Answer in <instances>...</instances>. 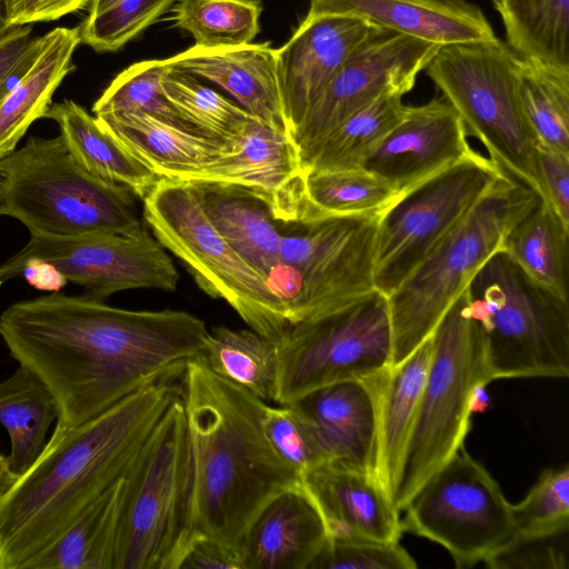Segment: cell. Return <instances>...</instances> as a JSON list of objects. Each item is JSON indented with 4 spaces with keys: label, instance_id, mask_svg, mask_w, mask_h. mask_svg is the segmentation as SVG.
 I'll list each match as a JSON object with an SVG mask.
<instances>
[{
    "label": "cell",
    "instance_id": "1",
    "mask_svg": "<svg viewBox=\"0 0 569 569\" xmlns=\"http://www.w3.org/2000/svg\"><path fill=\"white\" fill-rule=\"evenodd\" d=\"M208 332L186 311L128 310L60 292L16 302L0 315L11 357L46 385L64 428L148 385L181 377L201 356Z\"/></svg>",
    "mask_w": 569,
    "mask_h": 569
},
{
    "label": "cell",
    "instance_id": "2",
    "mask_svg": "<svg viewBox=\"0 0 569 569\" xmlns=\"http://www.w3.org/2000/svg\"><path fill=\"white\" fill-rule=\"evenodd\" d=\"M181 392V377L148 385L44 448L0 500V569H27L100 495L127 476Z\"/></svg>",
    "mask_w": 569,
    "mask_h": 569
},
{
    "label": "cell",
    "instance_id": "3",
    "mask_svg": "<svg viewBox=\"0 0 569 569\" xmlns=\"http://www.w3.org/2000/svg\"><path fill=\"white\" fill-rule=\"evenodd\" d=\"M181 398L192 458L190 541L206 536L240 548L263 508L301 487L300 477L269 445L261 422L268 402L251 391L194 358Z\"/></svg>",
    "mask_w": 569,
    "mask_h": 569
},
{
    "label": "cell",
    "instance_id": "4",
    "mask_svg": "<svg viewBox=\"0 0 569 569\" xmlns=\"http://www.w3.org/2000/svg\"><path fill=\"white\" fill-rule=\"evenodd\" d=\"M540 196L505 172L466 217L388 296L392 332L390 368L428 339L449 307L498 251Z\"/></svg>",
    "mask_w": 569,
    "mask_h": 569
},
{
    "label": "cell",
    "instance_id": "5",
    "mask_svg": "<svg viewBox=\"0 0 569 569\" xmlns=\"http://www.w3.org/2000/svg\"><path fill=\"white\" fill-rule=\"evenodd\" d=\"M133 196L81 167L60 134L31 137L0 159V216L18 219L30 234L139 232Z\"/></svg>",
    "mask_w": 569,
    "mask_h": 569
},
{
    "label": "cell",
    "instance_id": "6",
    "mask_svg": "<svg viewBox=\"0 0 569 569\" xmlns=\"http://www.w3.org/2000/svg\"><path fill=\"white\" fill-rule=\"evenodd\" d=\"M192 458L180 395L129 469L112 569H179L190 541Z\"/></svg>",
    "mask_w": 569,
    "mask_h": 569
},
{
    "label": "cell",
    "instance_id": "7",
    "mask_svg": "<svg viewBox=\"0 0 569 569\" xmlns=\"http://www.w3.org/2000/svg\"><path fill=\"white\" fill-rule=\"evenodd\" d=\"M431 337L429 368L391 496L399 512L419 486L463 448L475 395L491 382L483 331L469 310L466 290Z\"/></svg>",
    "mask_w": 569,
    "mask_h": 569
},
{
    "label": "cell",
    "instance_id": "8",
    "mask_svg": "<svg viewBox=\"0 0 569 569\" xmlns=\"http://www.w3.org/2000/svg\"><path fill=\"white\" fill-rule=\"evenodd\" d=\"M466 293L491 381L569 376V301L537 284L505 251L488 259Z\"/></svg>",
    "mask_w": 569,
    "mask_h": 569
},
{
    "label": "cell",
    "instance_id": "9",
    "mask_svg": "<svg viewBox=\"0 0 569 569\" xmlns=\"http://www.w3.org/2000/svg\"><path fill=\"white\" fill-rule=\"evenodd\" d=\"M426 74L507 173L546 200L538 141L517 88V54L498 37L439 47Z\"/></svg>",
    "mask_w": 569,
    "mask_h": 569
},
{
    "label": "cell",
    "instance_id": "10",
    "mask_svg": "<svg viewBox=\"0 0 569 569\" xmlns=\"http://www.w3.org/2000/svg\"><path fill=\"white\" fill-rule=\"evenodd\" d=\"M142 201L154 238L187 266L203 291L223 299L250 329L274 343L287 336L282 306L267 278L220 236L187 182L159 178Z\"/></svg>",
    "mask_w": 569,
    "mask_h": 569
},
{
    "label": "cell",
    "instance_id": "11",
    "mask_svg": "<svg viewBox=\"0 0 569 569\" xmlns=\"http://www.w3.org/2000/svg\"><path fill=\"white\" fill-rule=\"evenodd\" d=\"M273 402L291 405L321 387L388 370L392 332L388 297L377 289L276 342Z\"/></svg>",
    "mask_w": 569,
    "mask_h": 569
},
{
    "label": "cell",
    "instance_id": "12",
    "mask_svg": "<svg viewBox=\"0 0 569 569\" xmlns=\"http://www.w3.org/2000/svg\"><path fill=\"white\" fill-rule=\"evenodd\" d=\"M400 515L403 531L446 548L458 568L485 561L516 535L511 503L465 448L419 486Z\"/></svg>",
    "mask_w": 569,
    "mask_h": 569
},
{
    "label": "cell",
    "instance_id": "13",
    "mask_svg": "<svg viewBox=\"0 0 569 569\" xmlns=\"http://www.w3.org/2000/svg\"><path fill=\"white\" fill-rule=\"evenodd\" d=\"M505 172L473 151L389 204L379 221L375 288L390 296Z\"/></svg>",
    "mask_w": 569,
    "mask_h": 569
},
{
    "label": "cell",
    "instance_id": "14",
    "mask_svg": "<svg viewBox=\"0 0 569 569\" xmlns=\"http://www.w3.org/2000/svg\"><path fill=\"white\" fill-rule=\"evenodd\" d=\"M29 258L53 264L68 281L86 287L99 300L138 288L172 292L179 280L171 258L146 228L130 234H31L22 249L0 264V281L21 274Z\"/></svg>",
    "mask_w": 569,
    "mask_h": 569
},
{
    "label": "cell",
    "instance_id": "15",
    "mask_svg": "<svg viewBox=\"0 0 569 569\" xmlns=\"http://www.w3.org/2000/svg\"><path fill=\"white\" fill-rule=\"evenodd\" d=\"M438 46L378 29L346 60L293 130L299 160L352 113L387 92L406 94L415 87Z\"/></svg>",
    "mask_w": 569,
    "mask_h": 569
},
{
    "label": "cell",
    "instance_id": "16",
    "mask_svg": "<svg viewBox=\"0 0 569 569\" xmlns=\"http://www.w3.org/2000/svg\"><path fill=\"white\" fill-rule=\"evenodd\" d=\"M467 137L461 118L442 96L406 106L400 121L360 168L403 193L471 154Z\"/></svg>",
    "mask_w": 569,
    "mask_h": 569
},
{
    "label": "cell",
    "instance_id": "17",
    "mask_svg": "<svg viewBox=\"0 0 569 569\" xmlns=\"http://www.w3.org/2000/svg\"><path fill=\"white\" fill-rule=\"evenodd\" d=\"M378 29L351 16L307 14L277 49L282 112L290 139L346 60Z\"/></svg>",
    "mask_w": 569,
    "mask_h": 569
},
{
    "label": "cell",
    "instance_id": "18",
    "mask_svg": "<svg viewBox=\"0 0 569 569\" xmlns=\"http://www.w3.org/2000/svg\"><path fill=\"white\" fill-rule=\"evenodd\" d=\"M388 370L321 387L291 403L309 421L325 463L359 470L379 480L378 407Z\"/></svg>",
    "mask_w": 569,
    "mask_h": 569
},
{
    "label": "cell",
    "instance_id": "19",
    "mask_svg": "<svg viewBox=\"0 0 569 569\" xmlns=\"http://www.w3.org/2000/svg\"><path fill=\"white\" fill-rule=\"evenodd\" d=\"M301 174L298 151L289 134L252 118L219 161L186 182L243 189L266 201L274 220L296 223Z\"/></svg>",
    "mask_w": 569,
    "mask_h": 569
},
{
    "label": "cell",
    "instance_id": "20",
    "mask_svg": "<svg viewBox=\"0 0 569 569\" xmlns=\"http://www.w3.org/2000/svg\"><path fill=\"white\" fill-rule=\"evenodd\" d=\"M330 539L399 541L400 512L380 481L366 472L322 463L301 477Z\"/></svg>",
    "mask_w": 569,
    "mask_h": 569
},
{
    "label": "cell",
    "instance_id": "21",
    "mask_svg": "<svg viewBox=\"0 0 569 569\" xmlns=\"http://www.w3.org/2000/svg\"><path fill=\"white\" fill-rule=\"evenodd\" d=\"M307 14H342L438 47L497 38L469 0H309Z\"/></svg>",
    "mask_w": 569,
    "mask_h": 569
},
{
    "label": "cell",
    "instance_id": "22",
    "mask_svg": "<svg viewBox=\"0 0 569 569\" xmlns=\"http://www.w3.org/2000/svg\"><path fill=\"white\" fill-rule=\"evenodd\" d=\"M168 60L170 69L216 84L252 117L289 134L280 97L277 49L268 42L218 49L193 46Z\"/></svg>",
    "mask_w": 569,
    "mask_h": 569
},
{
    "label": "cell",
    "instance_id": "23",
    "mask_svg": "<svg viewBox=\"0 0 569 569\" xmlns=\"http://www.w3.org/2000/svg\"><path fill=\"white\" fill-rule=\"evenodd\" d=\"M327 541L317 507L298 487L263 508L239 549L243 569H310Z\"/></svg>",
    "mask_w": 569,
    "mask_h": 569
},
{
    "label": "cell",
    "instance_id": "24",
    "mask_svg": "<svg viewBox=\"0 0 569 569\" xmlns=\"http://www.w3.org/2000/svg\"><path fill=\"white\" fill-rule=\"evenodd\" d=\"M96 118L159 178L188 181L230 150V142L204 137L188 127L147 113L126 112Z\"/></svg>",
    "mask_w": 569,
    "mask_h": 569
},
{
    "label": "cell",
    "instance_id": "25",
    "mask_svg": "<svg viewBox=\"0 0 569 569\" xmlns=\"http://www.w3.org/2000/svg\"><path fill=\"white\" fill-rule=\"evenodd\" d=\"M187 183L220 236L266 277L280 260L281 239L268 203L233 186L202 181Z\"/></svg>",
    "mask_w": 569,
    "mask_h": 569
},
{
    "label": "cell",
    "instance_id": "26",
    "mask_svg": "<svg viewBox=\"0 0 569 569\" xmlns=\"http://www.w3.org/2000/svg\"><path fill=\"white\" fill-rule=\"evenodd\" d=\"M41 40L36 60L0 103V159L16 150L33 121L46 116L56 89L74 68L79 27L56 28Z\"/></svg>",
    "mask_w": 569,
    "mask_h": 569
},
{
    "label": "cell",
    "instance_id": "27",
    "mask_svg": "<svg viewBox=\"0 0 569 569\" xmlns=\"http://www.w3.org/2000/svg\"><path fill=\"white\" fill-rule=\"evenodd\" d=\"M44 118L57 122L73 158L90 173L143 199L159 177L72 100L51 103Z\"/></svg>",
    "mask_w": 569,
    "mask_h": 569
},
{
    "label": "cell",
    "instance_id": "28",
    "mask_svg": "<svg viewBox=\"0 0 569 569\" xmlns=\"http://www.w3.org/2000/svg\"><path fill=\"white\" fill-rule=\"evenodd\" d=\"M432 353V337L390 368L382 380L378 407V477L390 499L413 426Z\"/></svg>",
    "mask_w": 569,
    "mask_h": 569
},
{
    "label": "cell",
    "instance_id": "29",
    "mask_svg": "<svg viewBox=\"0 0 569 569\" xmlns=\"http://www.w3.org/2000/svg\"><path fill=\"white\" fill-rule=\"evenodd\" d=\"M124 480L96 498L27 569H112Z\"/></svg>",
    "mask_w": 569,
    "mask_h": 569
},
{
    "label": "cell",
    "instance_id": "30",
    "mask_svg": "<svg viewBox=\"0 0 569 569\" xmlns=\"http://www.w3.org/2000/svg\"><path fill=\"white\" fill-rule=\"evenodd\" d=\"M402 193L361 169L306 171L301 174L296 223L385 210Z\"/></svg>",
    "mask_w": 569,
    "mask_h": 569
},
{
    "label": "cell",
    "instance_id": "31",
    "mask_svg": "<svg viewBox=\"0 0 569 569\" xmlns=\"http://www.w3.org/2000/svg\"><path fill=\"white\" fill-rule=\"evenodd\" d=\"M569 226L543 200L508 233L503 250L537 284L568 300Z\"/></svg>",
    "mask_w": 569,
    "mask_h": 569
},
{
    "label": "cell",
    "instance_id": "32",
    "mask_svg": "<svg viewBox=\"0 0 569 569\" xmlns=\"http://www.w3.org/2000/svg\"><path fill=\"white\" fill-rule=\"evenodd\" d=\"M59 412L46 385L28 368L19 365L8 379L0 381V423L7 430L11 468L19 476L41 453L48 431Z\"/></svg>",
    "mask_w": 569,
    "mask_h": 569
},
{
    "label": "cell",
    "instance_id": "33",
    "mask_svg": "<svg viewBox=\"0 0 569 569\" xmlns=\"http://www.w3.org/2000/svg\"><path fill=\"white\" fill-rule=\"evenodd\" d=\"M402 94L387 92L359 109L300 157L301 171L360 168L363 158L400 121Z\"/></svg>",
    "mask_w": 569,
    "mask_h": 569
},
{
    "label": "cell",
    "instance_id": "34",
    "mask_svg": "<svg viewBox=\"0 0 569 569\" xmlns=\"http://www.w3.org/2000/svg\"><path fill=\"white\" fill-rule=\"evenodd\" d=\"M518 56L569 69V0H495Z\"/></svg>",
    "mask_w": 569,
    "mask_h": 569
},
{
    "label": "cell",
    "instance_id": "35",
    "mask_svg": "<svg viewBox=\"0 0 569 569\" xmlns=\"http://www.w3.org/2000/svg\"><path fill=\"white\" fill-rule=\"evenodd\" d=\"M216 375L273 401L278 359L276 343L252 329L214 327L199 357Z\"/></svg>",
    "mask_w": 569,
    "mask_h": 569
},
{
    "label": "cell",
    "instance_id": "36",
    "mask_svg": "<svg viewBox=\"0 0 569 569\" xmlns=\"http://www.w3.org/2000/svg\"><path fill=\"white\" fill-rule=\"evenodd\" d=\"M517 88L538 143L569 154V69L517 54Z\"/></svg>",
    "mask_w": 569,
    "mask_h": 569
},
{
    "label": "cell",
    "instance_id": "37",
    "mask_svg": "<svg viewBox=\"0 0 569 569\" xmlns=\"http://www.w3.org/2000/svg\"><path fill=\"white\" fill-rule=\"evenodd\" d=\"M262 10L260 0H177L172 20L197 47L231 48L254 40Z\"/></svg>",
    "mask_w": 569,
    "mask_h": 569
},
{
    "label": "cell",
    "instance_id": "38",
    "mask_svg": "<svg viewBox=\"0 0 569 569\" xmlns=\"http://www.w3.org/2000/svg\"><path fill=\"white\" fill-rule=\"evenodd\" d=\"M162 90L180 119L208 138L230 142L254 118L231 98L182 71L169 69Z\"/></svg>",
    "mask_w": 569,
    "mask_h": 569
},
{
    "label": "cell",
    "instance_id": "39",
    "mask_svg": "<svg viewBox=\"0 0 569 569\" xmlns=\"http://www.w3.org/2000/svg\"><path fill=\"white\" fill-rule=\"evenodd\" d=\"M169 69L168 59L143 60L126 68L94 102L93 114L140 112L188 127L163 94L162 79Z\"/></svg>",
    "mask_w": 569,
    "mask_h": 569
},
{
    "label": "cell",
    "instance_id": "40",
    "mask_svg": "<svg viewBox=\"0 0 569 569\" xmlns=\"http://www.w3.org/2000/svg\"><path fill=\"white\" fill-rule=\"evenodd\" d=\"M177 0H91L79 26L81 43L114 52L139 36Z\"/></svg>",
    "mask_w": 569,
    "mask_h": 569
},
{
    "label": "cell",
    "instance_id": "41",
    "mask_svg": "<svg viewBox=\"0 0 569 569\" xmlns=\"http://www.w3.org/2000/svg\"><path fill=\"white\" fill-rule=\"evenodd\" d=\"M516 535L550 536L569 528V467L545 470L527 496L511 505Z\"/></svg>",
    "mask_w": 569,
    "mask_h": 569
},
{
    "label": "cell",
    "instance_id": "42",
    "mask_svg": "<svg viewBox=\"0 0 569 569\" xmlns=\"http://www.w3.org/2000/svg\"><path fill=\"white\" fill-rule=\"evenodd\" d=\"M261 422L269 445L300 481L305 473L325 463L309 421L295 405H267Z\"/></svg>",
    "mask_w": 569,
    "mask_h": 569
},
{
    "label": "cell",
    "instance_id": "43",
    "mask_svg": "<svg viewBox=\"0 0 569 569\" xmlns=\"http://www.w3.org/2000/svg\"><path fill=\"white\" fill-rule=\"evenodd\" d=\"M417 562L399 541L330 539L310 569H415Z\"/></svg>",
    "mask_w": 569,
    "mask_h": 569
},
{
    "label": "cell",
    "instance_id": "44",
    "mask_svg": "<svg viewBox=\"0 0 569 569\" xmlns=\"http://www.w3.org/2000/svg\"><path fill=\"white\" fill-rule=\"evenodd\" d=\"M568 531L550 536L515 537L485 559L489 568H545L565 569L568 567L567 545L560 546V538ZM566 542V540L563 541Z\"/></svg>",
    "mask_w": 569,
    "mask_h": 569
},
{
    "label": "cell",
    "instance_id": "45",
    "mask_svg": "<svg viewBox=\"0 0 569 569\" xmlns=\"http://www.w3.org/2000/svg\"><path fill=\"white\" fill-rule=\"evenodd\" d=\"M31 27H12L0 37V103L36 60L41 37H31Z\"/></svg>",
    "mask_w": 569,
    "mask_h": 569
},
{
    "label": "cell",
    "instance_id": "46",
    "mask_svg": "<svg viewBox=\"0 0 569 569\" xmlns=\"http://www.w3.org/2000/svg\"><path fill=\"white\" fill-rule=\"evenodd\" d=\"M540 173L546 200L569 226V154L538 146Z\"/></svg>",
    "mask_w": 569,
    "mask_h": 569
},
{
    "label": "cell",
    "instance_id": "47",
    "mask_svg": "<svg viewBox=\"0 0 569 569\" xmlns=\"http://www.w3.org/2000/svg\"><path fill=\"white\" fill-rule=\"evenodd\" d=\"M179 569H243L240 549L211 537L191 539Z\"/></svg>",
    "mask_w": 569,
    "mask_h": 569
},
{
    "label": "cell",
    "instance_id": "48",
    "mask_svg": "<svg viewBox=\"0 0 569 569\" xmlns=\"http://www.w3.org/2000/svg\"><path fill=\"white\" fill-rule=\"evenodd\" d=\"M91 0H9L10 27L53 21L83 9Z\"/></svg>",
    "mask_w": 569,
    "mask_h": 569
},
{
    "label": "cell",
    "instance_id": "49",
    "mask_svg": "<svg viewBox=\"0 0 569 569\" xmlns=\"http://www.w3.org/2000/svg\"><path fill=\"white\" fill-rule=\"evenodd\" d=\"M21 274L38 290L59 292L68 282L53 264L39 258H29L23 263Z\"/></svg>",
    "mask_w": 569,
    "mask_h": 569
},
{
    "label": "cell",
    "instance_id": "50",
    "mask_svg": "<svg viewBox=\"0 0 569 569\" xmlns=\"http://www.w3.org/2000/svg\"><path fill=\"white\" fill-rule=\"evenodd\" d=\"M19 475L11 468L8 456L0 450V500L14 485Z\"/></svg>",
    "mask_w": 569,
    "mask_h": 569
},
{
    "label": "cell",
    "instance_id": "51",
    "mask_svg": "<svg viewBox=\"0 0 569 569\" xmlns=\"http://www.w3.org/2000/svg\"><path fill=\"white\" fill-rule=\"evenodd\" d=\"M11 29L9 24V0H0V37Z\"/></svg>",
    "mask_w": 569,
    "mask_h": 569
},
{
    "label": "cell",
    "instance_id": "52",
    "mask_svg": "<svg viewBox=\"0 0 569 569\" xmlns=\"http://www.w3.org/2000/svg\"><path fill=\"white\" fill-rule=\"evenodd\" d=\"M2 283H3V282H2V281H0V287H1V284H2Z\"/></svg>",
    "mask_w": 569,
    "mask_h": 569
},
{
    "label": "cell",
    "instance_id": "53",
    "mask_svg": "<svg viewBox=\"0 0 569 569\" xmlns=\"http://www.w3.org/2000/svg\"><path fill=\"white\" fill-rule=\"evenodd\" d=\"M495 1V0H491V2Z\"/></svg>",
    "mask_w": 569,
    "mask_h": 569
}]
</instances>
